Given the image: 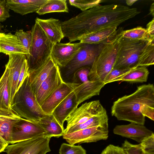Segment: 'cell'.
<instances>
[{
	"mask_svg": "<svg viewBox=\"0 0 154 154\" xmlns=\"http://www.w3.org/2000/svg\"><path fill=\"white\" fill-rule=\"evenodd\" d=\"M76 84L63 82L40 106L47 115L52 114L55 108L74 90Z\"/></svg>",
	"mask_w": 154,
	"mask_h": 154,
	"instance_id": "obj_14",
	"label": "cell"
},
{
	"mask_svg": "<svg viewBox=\"0 0 154 154\" xmlns=\"http://www.w3.org/2000/svg\"><path fill=\"white\" fill-rule=\"evenodd\" d=\"M130 69H112L105 78L103 83L105 85L110 83L112 80L126 72Z\"/></svg>",
	"mask_w": 154,
	"mask_h": 154,
	"instance_id": "obj_39",
	"label": "cell"
},
{
	"mask_svg": "<svg viewBox=\"0 0 154 154\" xmlns=\"http://www.w3.org/2000/svg\"><path fill=\"white\" fill-rule=\"evenodd\" d=\"M141 113L145 117L154 120V105H145L140 110Z\"/></svg>",
	"mask_w": 154,
	"mask_h": 154,
	"instance_id": "obj_41",
	"label": "cell"
},
{
	"mask_svg": "<svg viewBox=\"0 0 154 154\" xmlns=\"http://www.w3.org/2000/svg\"><path fill=\"white\" fill-rule=\"evenodd\" d=\"M21 118L15 112L8 115H0V153L10 144L12 127Z\"/></svg>",
	"mask_w": 154,
	"mask_h": 154,
	"instance_id": "obj_21",
	"label": "cell"
},
{
	"mask_svg": "<svg viewBox=\"0 0 154 154\" xmlns=\"http://www.w3.org/2000/svg\"><path fill=\"white\" fill-rule=\"evenodd\" d=\"M146 104L154 105L153 84L139 86L132 94L119 98L113 103L111 115L118 120L144 125L145 117L141 113L140 110Z\"/></svg>",
	"mask_w": 154,
	"mask_h": 154,
	"instance_id": "obj_2",
	"label": "cell"
},
{
	"mask_svg": "<svg viewBox=\"0 0 154 154\" xmlns=\"http://www.w3.org/2000/svg\"><path fill=\"white\" fill-rule=\"evenodd\" d=\"M70 4L78 8L82 11H85L98 6L103 2L102 0H69Z\"/></svg>",
	"mask_w": 154,
	"mask_h": 154,
	"instance_id": "obj_32",
	"label": "cell"
},
{
	"mask_svg": "<svg viewBox=\"0 0 154 154\" xmlns=\"http://www.w3.org/2000/svg\"><path fill=\"white\" fill-rule=\"evenodd\" d=\"M2 26L0 24V32H1Z\"/></svg>",
	"mask_w": 154,
	"mask_h": 154,
	"instance_id": "obj_46",
	"label": "cell"
},
{
	"mask_svg": "<svg viewBox=\"0 0 154 154\" xmlns=\"http://www.w3.org/2000/svg\"><path fill=\"white\" fill-rule=\"evenodd\" d=\"M47 0H6L10 9L23 15L36 12Z\"/></svg>",
	"mask_w": 154,
	"mask_h": 154,
	"instance_id": "obj_24",
	"label": "cell"
},
{
	"mask_svg": "<svg viewBox=\"0 0 154 154\" xmlns=\"http://www.w3.org/2000/svg\"><path fill=\"white\" fill-rule=\"evenodd\" d=\"M79 105L73 91L55 108L52 114L59 124L63 127L64 122Z\"/></svg>",
	"mask_w": 154,
	"mask_h": 154,
	"instance_id": "obj_22",
	"label": "cell"
},
{
	"mask_svg": "<svg viewBox=\"0 0 154 154\" xmlns=\"http://www.w3.org/2000/svg\"><path fill=\"white\" fill-rule=\"evenodd\" d=\"M29 75V66L27 60L26 59L23 62L19 75L16 91L19 89L24 80Z\"/></svg>",
	"mask_w": 154,
	"mask_h": 154,
	"instance_id": "obj_38",
	"label": "cell"
},
{
	"mask_svg": "<svg viewBox=\"0 0 154 154\" xmlns=\"http://www.w3.org/2000/svg\"><path fill=\"white\" fill-rule=\"evenodd\" d=\"M140 13L137 8L120 4L99 5L61 22V27L64 37L71 43L91 33L117 27Z\"/></svg>",
	"mask_w": 154,
	"mask_h": 154,
	"instance_id": "obj_1",
	"label": "cell"
},
{
	"mask_svg": "<svg viewBox=\"0 0 154 154\" xmlns=\"http://www.w3.org/2000/svg\"><path fill=\"white\" fill-rule=\"evenodd\" d=\"M105 85L98 81H90L76 84L73 92L79 105L92 97L100 94L101 89Z\"/></svg>",
	"mask_w": 154,
	"mask_h": 154,
	"instance_id": "obj_18",
	"label": "cell"
},
{
	"mask_svg": "<svg viewBox=\"0 0 154 154\" xmlns=\"http://www.w3.org/2000/svg\"><path fill=\"white\" fill-rule=\"evenodd\" d=\"M82 45L80 42L56 43L53 47L51 57L59 68L64 67L73 58Z\"/></svg>",
	"mask_w": 154,
	"mask_h": 154,
	"instance_id": "obj_12",
	"label": "cell"
},
{
	"mask_svg": "<svg viewBox=\"0 0 154 154\" xmlns=\"http://www.w3.org/2000/svg\"><path fill=\"white\" fill-rule=\"evenodd\" d=\"M108 118L107 114L94 116L85 122L72 126L64 130V134H67L87 128L98 126L108 125Z\"/></svg>",
	"mask_w": 154,
	"mask_h": 154,
	"instance_id": "obj_28",
	"label": "cell"
},
{
	"mask_svg": "<svg viewBox=\"0 0 154 154\" xmlns=\"http://www.w3.org/2000/svg\"><path fill=\"white\" fill-rule=\"evenodd\" d=\"M35 21L53 44L60 43L64 37L61 22L58 19L53 18L44 19L36 17Z\"/></svg>",
	"mask_w": 154,
	"mask_h": 154,
	"instance_id": "obj_17",
	"label": "cell"
},
{
	"mask_svg": "<svg viewBox=\"0 0 154 154\" xmlns=\"http://www.w3.org/2000/svg\"><path fill=\"white\" fill-rule=\"evenodd\" d=\"M154 64V40L148 41L139 56L137 67H146Z\"/></svg>",
	"mask_w": 154,
	"mask_h": 154,
	"instance_id": "obj_30",
	"label": "cell"
},
{
	"mask_svg": "<svg viewBox=\"0 0 154 154\" xmlns=\"http://www.w3.org/2000/svg\"><path fill=\"white\" fill-rule=\"evenodd\" d=\"M44 136H45V132L38 122L22 118L12 127L10 144Z\"/></svg>",
	"mask_w": 154,
	"mask_h": 154,
	"instance_id": "obj_10",
	"label": "cell"
},
{
	"mask_svg": "<svg viewBox=\"0 0 154 154\" xmlns=\"http://www.w3.org/2000/svg\"><path fill=\"white\" fill-rule=\"evenodd\" d=\"M39 15L53 12H69L66 0H47L36 12Z\"/></svg>",
	"mask_w": 154,
	"mask_h": 154,
	"instance_id": "obj_29",
	"label": "cell"
},
{
	"mask_svg": "<svg viewBox=\"0 0 154 154\" xmlns=\"http://www.w3.org/2000/svg\"><path fill=\"white\" fill-rule=\"evenodd\" d=\"M150 13L149 14L152 15L154 17V3H153L151 4L150 8Z\"/></svg>",
	"mask_w": 154,
	"mask_h": 154,
	"instance_id": "obj_44",
	"label": "cell"
},
{
	"mask_svg": "<svg viewBox=\"0 0 154 154\" xmlns=\"http://www.w3.org/2000/svg\"><path fill=\"white\" fill-rule=\"evenodd\" d=\"M45 132V136L59 137L64 134L63 127L61 126L53 115H47L38 122Z\"/></svg>",
	"mask_w": 154,
	"mask_h": 154,
	"instance_id": "obj_27",
	"label": "cell"
},
{
	"mask_svg": "<svg viewBox=\"0 0 154 154\" xmlns=\"http://www.w3.org/2000/svg\"><path fill=\"white\" fill-rule=\"evenodd\" d=\"M101 154H125L121 147L110 144L102 152Z\"/></svg>",
	"mask_w": 154,
	"mask_h": 154,
	"instance_id": "obj_42",
	"label": "cell"
},
{
	"mask_svg": "<svg viewBox=\"0 0 154 154\" xmlns=\"http://www.w3.org/2000/svg\"><path fill=\"white\" fill-rule=\"evenodd\" d=\"M10 9L5 0H0V22L5 21L9 18Z\"/></svg>",
	"mask_w": 154,
	"mask_h": 154,
	"instance_id": "obj_40",
	"label": "cell"
},
{
	"mask_svg": "<svg viewBox=\"0 0 154 154\" xmlns=\"http://www.w3.org/2000/svg\"><path fill=\"white\" fill-rule=\"evenodd\" d=\"M108 125L98 126L64 134L63 138L69 144L96 142L106 140L108 137Z\"/></svg>",
	"mask_w": 154,
	"mask_h": 154,
	"instance_id": "obj_11",
	"label": "cell"
},
{
	"mask_svg": "<svg viewBox=\"0 0 154 154\" xmlns=\"http://www.w3.org/2000/svg\"><path fill=\"white\" fill-rule=\"evenodd\" d=\"M147 42L124 38L121 34L117 57L113 69H125L137 67L139 56Z\"/></svg>",
	"mask_w": 154,
	"mask_h": 154,
	"instance_id": "obj_7",
	"label": "cell"
},
{
	"mask_svg": "<svg viewBox=\"0 0 154 154\" xmlns=\"http://www.w3.org/2000/svg\"><path fill=\"white\" fill-rule=\"evenodd\" d=\"M32 41L29 55L26 58L29 73L42 65L51 56L54 44L36 23L31 30Z\"/></svg>",
	"mask_w": 154,
	"mask_h": 154,
	"instance_id": "obj_5",
	"label": "cell"
},
{
	"mask_svg": "<svg viewBox=\"0 0 154 154\" xmlns=\"http://www.w3.org/2000/svg\"><path fill=\"white\" fill-rule=\"evenodd\" d=\"M149 72L146 67L139 66L131 69L124 74L112 80L110 83L118 81L130 82H147Z\"/></svg>",
	"mask_w": 154,
	"mask_h": 154,
	"instance_id": "obj_26",
	"label": "cell"
},
{
	"mask_svg": "<svg viewBox=\"0 0 154 154\" xmlns=\"http://www.w3.org/2000/svg\"><path fill=\"white\" fill-rule=\"evenodd\" d=\"M91 67L85 66L78 69L74 74L72 83L79 84L88 80V75Z\"/></svg>",
	"mask_w": 154,
	"mask_h": 154,
	"instance_id": "obj_35",
	"label": "cell"
},
{
	"mask_svg": "<svg viewBox=\"0 0 154 154\" xmlns=\"http://www.w3.org/2000/svg\"><path fill=\"white\" fill-rule=\"evenodd\" d=\"M103 43L98 45L82 43L70 61L64 67L59 68L63 81L72 83L74 74L78 69L85 66H91L100 51Z\"/></svg>",
	"mask_w": 154,
	"mask_h": 154,
	"instance_id": "obj_6",
	"label": "cell"
},
{
	"mask_svg": "<svg viewBox=\"0 0 154 154\" xmlns=\"http://www.w3.org/2000/svg\"><path fill=\"white\" fill-rule=\"evenodd\" d=\"M9 60L6 65L9 71L10 100L11 105L17 91L19 75L25 60L26 55L23 54H10Z\"/></svg>",
	"mask_w": 154,
	"mask_h": 154,
	"instance_id": "obj_16",
	"label": "cell"
},
{
	"mask_svg": "<svg viewBox=\"0 0 154 154\" xmlns=\"http://www.w3.org/2000/svg\"><path fill=\"white\" fill-rule=\"evenodd\" d=\"M14 112L11 106L9 71L5 65V70L0 79V115H8Z\"/></svg>",
	"mask_w": 154,
	"mask_h": 154,
	"instance_id": "obj_23",
	"label": "cell"
},
{
	"mask_svg": "<svg viewBox=\"0 0 154 154\" xmlns=\"http://www.w3.org/2000/svg\"><path fill=\"white\" fill-rule=\"evenodd\" d=\"M140 145L145 154H154V134L144 139Z\"/></svg>",
	"mask_w": 154,
	"mask_h": 154,
	"instance_id": "obj_37",
	"label": "cell"
},
{
	"mask_svg": "<svg viewBox=\"0 0 154 154\" xmlns=\"http://www.w3.org/2000/svg\"><path fill=\"white\" fill-rule=\"evenodd\" d=\"M146 40L149 41L154 40V18L150 21L146 25Z\"/></svg>",
	"mask_w": 154,
	"mask_h": 154,
	"instance_id": "obj_43",
	"label": "cell"
},
{
	"mask_svg": "<svg viewBox=\"0 0 154 154\" xmlns=\"http://www.w3.org/2000/svg\"><path fill=\"white\" fill-rule=\"evenodd\" d=\"M121 34L122 37L124 38L146 41V29L142 27L139 26L125 31L122 30Z\"/></svg>",
	"mask_w": 154,
	"mask_h": 154,
	"instance_id": "obj_31",
	"label": "cell"
},
{
	"mask_svg": "<svg viewBox=\"0 0 154 154\" xmlns=\"http://www.w3.org/2000/svg\"><path fill=\"white\" fill-rule=\"evenodd\" d=\"M106 114V109L99 100L85 103L73 111L66 119V129L84 123L94 116Z\"/></svg>",
	"mask_w": 154,
	"mask_h": 154,
	"instance_id": "obj_9",
	"label": "cell"
},
{
	"mask_svg": "<svg viewBox=\"0 0 154 154\" xmlns=\"http://www.w3.org/2000/svg\"><path fill=\"white\" fill-rule=\"evenodd\" d=\"M117 27H110L87 34L79 41L82 43L98 45L103 43L116 33Z\"/></svg>",
	"mask_w": 154,
	"mask_h": 154,
	"instance_id": "obj_25",
	"label": "cell"
},
{
	"mask_svg": "<svg viewBox=\"0 0 154 154\" xmlns=\"http://www.w3.org/2000/svg\"><path fill=\"white\" fill-rule=\"evenodd\" d=\"M0 52L6 55L23 54L26 57L28 52L15 34L0 32Z\"/></svg>",
	"mask_w": 154,
	"mask_h": 154,
	"instance_id": "obj_19",
	"label": "cell"
},
{
	"mask_svg": "<svg viewBox=\"0 0 154 154\" xmlns=\"http://www.w3.org/2000/svg\"><path fill=\"white\" fill-rule=\"evenodd\" d=\"M137 1V0H127L126 1V3L128 5L131 6Z\"/></svg>",
	"mask_w": 154,
	"mask_h": 154,
	"instance_id": "obj_45",
	"label": "cell"
},
{
	"mask_svg": "<svg viewBox=\"0 0 154 154\" xmlns=\"http://www.w3.org/2000/svg\"><path fill=\"white\" fill-rule=\"evenodd\" d=\"M59 154H87L85 150L80 145L62 143L59 150Z\"/></svg>",
	"mask_w": 154,
	"mask_h": 154,
	"instance_id": "obj_34",
	"label": "cell"
},
{
	"mask_svg": "<svg viewBox=\"0 0 154 154\" xmlns=\"http://www.w3.org/2000/svg\"><path fill=\"white\" fill-rule=\"evenodd\" d=\"M122 29L103 43V46L91 67L88 75L89 80L103 81L113 67L116 60Z\"/></svg>",
	"mask_w": 154,
	"mask_h": 154,
	"instance_id": "obj_3",
	"label": "cell"
},
{
	"mask_svg": "<svg viewBox=\"0 0 154 154\" xmlns=\"http://www.w3.org/2000/svg\"><path fill=\"white\" fill-rule=\"evenodd\" d=\"M63 82L59 67L56 64L42 83L35 95L39 105L41 106Z\"/></svg>",
	"mask_w": 154,
	"mask_h": 154,
	"instance_id": "obj_13",
	"label": "cell"
},
{
	"mask_svg": "<svg viewBox=\"0 0 154 154\" xmlns=\"http://www.w3.org/2000/svg\"><path fill=\"white\" fill-rule=\"evenodd\" d=\"M51 138L43 136L8 145L7 154H46L51 151Z\"/></svg>",
	"mask_w": 154,
	"mask_h": 154,
	"instance_id": "obj_8",
	"label": "cell"
},
{
	"mask_svg": "<svg viewBox=\"0 0 154 154\" xmlns=\"http://www.w3.org/2000/svg\"><path fill=\"white\" fill-rule=\"evenodd\" d=\"M56 64L50 56L40 67L29 73V81L35 96L41 84Z\"/></svg>",
	"mask_w": 154,
	"mask_h": 154,
	"instance_id": "obj_20",
	"label": "cell"
},
{
	"mask_svg": "<svg viewBox=\"0 0 154 154\" xmlns=\"http://www.w3.org/2000/svg\"><path fill=\"white\" fill-rule=\"evenodd\" d=\"M20 42L27 51L29 56L32 41V33L31 31H25L22 29L17 30L14 34Z\"/></svg>",
	"mask_w": 154,
	"mask_h": 154,
	"instance_id": "obj_33",
	"label": "cell"
},
{
	"mask_svg": "<svg viewBox=\"0 0 154 154\" xmlns=\"http://www.w3.org/2000/svg\"><path fill=\"white\" fill-rule=\"evenodd\" d=\"M121 147L125 154H145L140 144H132L127 140L124 141Z\"/></svg>",
	"mask_w": 154,
	"mask_h": 154,
	"instance_id": "obj_36",
	"label": "cell"
},
{
	"mask_svg": "<svg viewBox=\"0 0 154 154\" xmlns=\"http://www.w3.org/2000/svg\"><path fill=\"white\" fill-rule=\"evenodd\" d=\"M11 108L20 117L38 122L47 115L42 110L30 86L29 75L16 91Z\"/></svg>",
	"mask_w": 154,
	"mask_h": 154,
	"instance_id": "obj_4",
	"label": "cell"
},
{
	"mask_svg": "<svg viewBox=\"0 0 154 154\" xmlns=\"http://www.w3.org/2000/svg\"><path fill=\"white\" fill-rule=\"evenodd\" d=\"M116 134L131 139L140 143L153 132L144 125L131 123L126 125H117L113 130Z\"/></svg>",
	"mask_w": 154,
	"mask_h": 154,
	"instance_id": "obj_15",
	"label": "cell"
}]
</instances>
